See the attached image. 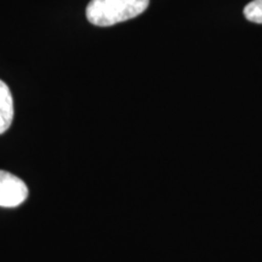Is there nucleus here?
I'll use <instances>...</instances> for the list:
<instances>
[{
  "label": "nucleus",
  "instance_id": "f257e3e1",
  "mask_svg": "<svg viewBox=\"0 0 262 262\" xmlns=\"http://www.w3.org/2000/svg\"><path fill=\"white\" fill-rule=\"evenodd\" d=\"M149 0H91L86 8V18L98 27H108L142 14Z\"/></svg>",
  "mask_w": 262,
  "mask_h": 262
},
{
  "label": "nucleus",
  "instance_id": "f03ea898",
  "mask_svg": "<svg viewBox=\"0 0 262 262\" xmlns=\"http://www.w3.org/2000/svg\"><path fill=\"white\" fill-rule=\"evenodd\" d=\"M28 198V187L17 176L0 170V206L16 208Z\"/></svg>",
  "mask_w": 262,
  "mask_h": 262
},
{
  "label": "nucleus",
  "instance_id": "7ed1b4c3",
  "mask_svg": "<svg viewBox=\"0 0 262 262\" xmlns=\"http://www.w3.org/2000/svg\"><path fill=\"white\" fill-rule=\"evenodd\" d=\"M14 119V100L11 91L4 81L0 80V135L11 125Z\"/></svg>",
  "mask_w": 262,
  "mask_h": 262
},
{
  "label": "nucleus",
  "instance_id": "20e7f679",
  "mask_svg": "<svg viewBox=\"0 0 262 262\" xmlns=\"http://www.w3.org/2000/svg\"><path fill=\"white\" fill-rule=\"evenodd\" d=\"M244 16L249 21L262 24V0H253L245 6Z\"/></svg>",
  "mask_w": 262,
  "mask_h": 262
}]
</instances>
